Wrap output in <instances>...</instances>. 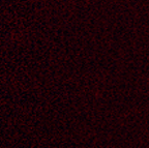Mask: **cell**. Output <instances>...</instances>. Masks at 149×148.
I'll return each mask as SVG.
<instances>
[]
</instances>
